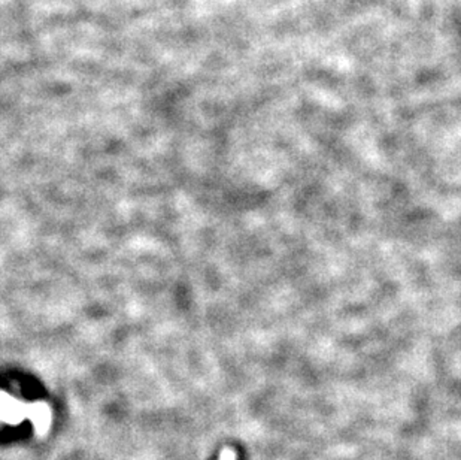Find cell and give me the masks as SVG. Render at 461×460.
I'll return each instance as SVG.
<instances>
[{
    "label": "cell",
    "instance_id": "cell-1",
    "mask_svg": "<svg viewBox=\"0 0 461 460\" xmlns=\"http://www.w3.org/2000/svg\"><path fill=\"white\" fill-rule=\"evenodd\" d=\"M221 460H236V454L230 449H226L221 454Z\"/></svg>",
    "mask_w": 461,
    "mask_h": 460
}]
</instances>
